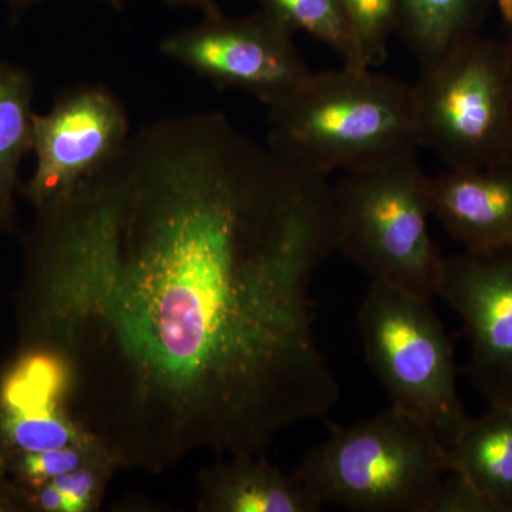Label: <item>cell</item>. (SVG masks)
<instances>
[{
  "label": "cell",
  "mask_w": 512,
  "mask_h": 512,
  "mask_svg": "<svg viewBox=\"0 0 512 512\" xmlns=\"http://www.w3.org/2000/svg\"><path fill=\"white\" fill-rule=\"evenodd\" d=\"M35 210L19 348L62 360L70 412L120 470L264 454L338 403L311 309L335 252L328 177L211 111L140 128Z\"/></svg>",
  "instance_id": "obj_1"
},
{
  "label": "cell",
  "mask_w": 512,
  "mask_h": 512,
  "mask_svg": "<svg viewBox=\"0 0 512 512\" xmlns=\"http://www.w3.org/2000/svg\"><path fill=\"white\" fill-rule=\"evenodd\" d=\"M268 146L286 163L328 177L416 156L412 84L342 64L309 73L268 106Z\"/></svg>",
  "instance_id": "obj_2"
},
{
  "label": "cell",
  "mask_w": 512,
  "mask_h": 512,
  "mask_svg": "<svg viewBox=\"0 0 512 512\" xmlns=\"http://www.w3.org/2000/svg\"><path fill=\"white\" fill-rule=\"evenodd\" d=\"M451 470L426 421L392 406L352 426H333L295 476L322 503L357 512H430Z\"/></svg>",
  "instance_id": "obj_3"
},
{
  "label": "cell",
  "mask_w": 512,
  "mask_h": 512,
  "mask_svg": "<svg viewBox=\"0 0 512 512\" xmlns=\"http://www.w3.org/2000/svg\"><path fill=\"white\" fill-rule=\"evenodd\" d=\"M430 215L416 156L342 173L332 185L335 251L370 279L429 301L446 259L431 238Z\"/></svg>",
  "instance_id": "obj_4"
},
{
  "label": "cell",
  "mask_w": 512,
  "mask_h": 512,
  "mask_svg": "<svg viewBox=\"0 0 512 512\" xmlns=\"http://www.w3.org/2000/svg\"><path fill=\"white\" fill-rule=\"evenodd\" d=\"M419 146L446 168L512 156V45L478 35L420 67L412 84Z\"/></svg>",
  "instance_id": "obj_5"
},
{
  "label": "cell",
  "mask_w": 512,
  "mask_h": 512,
  "mask_svg": "<svg viewBox=\"0 0 512 512\" xmlns=\"http://www.w3.org/2000/svg\"><path fill=\"white\" fill-rule=\"evenodd\" d=\"M430 302L372 279L357 319L367 365L392 406L426 421L448 450L468 416L453 346Z\"/></svg>",
  "instance_id": "obj_6"
},
{
  "label": "cell",
  "mask_w": 512,
  "mask_h": 512,
  "mask_svg": "<svg viewBox=\"0 0 512 512\" xmlns=\"http://www.w3.org/2000/svg\"><path fill=\"white\" fill-rule=\"evenodd\" d=\"M292 36L264 12L228 18L215 6L197 25L165 37L160 52L218 89L271 106L311 73Z\"/></svg>",
  "instance_id": "obj_7"
},
{
  "label": "cell",
  "mask_w": 512,
  "mask_h": 512,
  "mask_svg": "<svg viewBox=\"0 0 512 512\" xmlns=\"http://www.w3.org/2000/svg\"><path fill=\"white\" fill-rule=\"evenodd\" d=\"M130 138V121L119 97L103 84L72 87L46 114H35L36 168L25 197L37 208L69 194L109 164Z\"/></svg>",
  "instance_id": "obj_8"
},
{
  "label": "cell",
  "mask_w": 512,
  "mask_h": 512,
  "mask_svg": "<svg viewBox=\"0 0 512 512\" xmlns=\"http://www.w3.org/2000/svg\"><path fill=\"white\" fill-rule=\"evenodd\" d=\"M436 295L463 322L474 389L490 406H512V247L448 256Z\"/></svg>",
  "instance_id": "obj_9"
},
{
  "label": "cell",
  "mask_w": 512,
  "mask_h": 512,
  "mask_svg": "<svg viewBox=\"0 0 512 512\" xmlns=\"http://www.w3.org/2000/svg\"><path fill=\"white\" fill-rule=\"evenodd\" d=\"M431 215L464 249L512 247V156L427 177Z\"/></svg>",
  "instance_id": "obj_10"
},
{
  "label": "cell",
  "mask_w": 512,
  "mask_h": 512,
  "mask_svg": "<svg viewBox=\"0 0 512 512\" xmlns=\"http://www.w3.org/2000/svg\"><path fill=\"white\" fill-rule=\"evenodd\" d=\"M198 474L200 512H319L322 503L295 474L264 454L225 456Z\"/></svg>",
  "instance_id": "obj_11"
},
{
  "label": "cell",
  "mask_w": 512,
  "mask_h": 512,
  "mask_svg": "<svg viewBox=\"0 0 512 512\" xmlns=\"http://www.w3.org/2000/svg\"><path fill=\"white\" fill-rule=\"evenodd\" d=\"M451 470L463 474L495 505L512 512V406L497 404L466 421L448 448Z\"/></svg>",
  "instance_id": "obj_12"
},
{
  "label": "cell",
  "mask_w": 512,
  "mask_h": 512,
  "mask_svg": "<svg viewBox=\"0 0 512 512\" xmlns=\"http://www.w3.org/2000/svg\"><path fill=\"white\" fill-rule=\"evenodd\" d=\"M484 0H396V33L419 67L478 35Z\"/></svg>",
  "instance_id": "obj_13"
},
{
  "label": "cell",
  "mask_w": 512,
  "mask_h": 512,
  "mask_svg": "<svg viewBox=\"0 0 512 512\" xmlns=\"http://www.w3.org/2000/svg\"><path fill=\"white\" fill-rule=\"evenodd\" d=\"M33 87L26 70L0 62V237L15 227L19 167L33 146Z\"/></svg>",
  "instance_id": "obj_14"
},
{
  "label": "cell",
  "mask_w": 512,
  "mask_h": 512,
  "mask_svg": "<svg viewBox=\"0 0 512 512\" xmlns=\"http://www.w3.org/2000/svg\"><path fill=\"white\" fill-rule=\"evenodd\" d=\"M262 12L293 33L303 32L325 43L342 64L367 67L338 0H261Z\"/></svg>",
  "instance_id": "obj_15"
},
{
  "label": "cell",
  "mask_w": 512,
  "mask_h": 512,
  "mask_svg": "<svg viewBox=\"0 0 512 512\" xmlns=\"http://www.w3.org/2000/svg\"><path fill=\"white\" fill-rule=\"evenodd\" d=\"M367 67L380 66L396 33V0H338Z\"/></svg>",
  "instance_id": "obj_16"
},
{
  "label": "cell",
  "mask_w": 512,
  "mask_h": 512,
  "mask_svg": "<svg viewBox=\"0 0 512 512\" xmlns=\"http://www.w3.org/2000/svg\"><path fill=\"white\" fill-rule=\"evenodd\" d=\"M101 457H110V454L99 441L93 440L37 453L19 454L6 461L0 470L23 487H36Z\"/></svg>",
  "instance_id": "obj_17"
},
{
  "label": "cell",
  "mask_w": 512,
  "mask_h": 512,
  "mask_svg": "<svg viewBox=\"0 0 512 512\" xmlns=\"http://www.w3.org/2000/svg\"><path fill=\"white\" fill-rule=\"evenodd\" d=\"M117 470L120 468L113 458L101 457L69 473L60 474L49 483L62 498L63 512H93L99 510Z\"/></svg>",
  "instance_id": "obj_18"
},
{
  "label": "cell",
  "mask_w": 512,
  "mask_h": 512,
  "mask_svg": "<svg viewBox=\"0 0 512 512\" xmlns=\"http://www.w3.org/2000/svg\"><path fill=\"white\" fill-rule=\"evenodd\" d=\"M430 512H498L495 505L480 490L467 480L463 474L450 470Z\"/></svg>",
  "instance_id": "obj_19"
},
{
  "label": "cell",
  "mask_w": 512,
  "mask_h": 512,
  "mask_svg": "<svg viewBox=\"0 0 512 512\" xmlns=\"http://www.w3.org/2000/svg\"><path fill=\"white\" fill-rule=\"evenodd\" d=\"M25 488L0 470V512H26Z\"/></svg>",
  "instance_id": "obj_20"
},
{
  "label": "cell",
  "mask_w": 512,
  "mask_h": 512,
  "mask_svg": "<svg viewBox=\"0 0 512 512\" xmlns=\"http://www.w3.org/2000/svg\"><path fill=\"white\" fill-rule=\"evenodd\" d=\"M171 6H194L202 10L215 8V0H165Z\"/></svg>",
  "instance_id": "obj_21"
},
{
  "label": "cell",
  "mask_w": 512,
  "mask_h": 512,
  "mask_svg": "<svg viewBox=\"0 0 512 512\" xmlns=\"http://www.w3.org/2000/svg\"><path fill=\"white\" fill-rule=\"evenodd\" d=\"M9 2L10 5L15 6V8L22 9L37 2V0H9ZM104 2L109 3L110 6L116 9L123 8V0H104Z\"/></svg>",
  "instance_id": "obj_22"
}]
</instances>
